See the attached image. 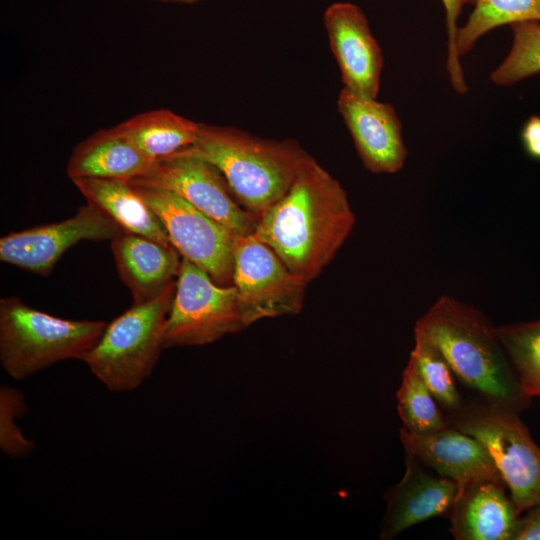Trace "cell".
<instances>
[{"label": "cell", "instance_id": "83f0119b", "mask_svg": "<svg viewBox=\"0 0 540 540\" xmlns=\"http://www.w3.org/2000/svg\"><path fill=\"white\" fill-rule=\"evenodd\" d=\"M513 540H540V505L518 516Z\"/></svg>", "mask_w": 540, "mask_h": 540}, {"label": "cell", "instance_id": "44dd1931", "mask_svg": "<svg viewBox=\"0 0 540 540\" xmlns=\"http://www.w3.org/2000/svg\"><path fill=\"white\" fill-rule=\"evenodd\" d=\"M465 25L459 28L456 51L466 55L479 38L504 24L540 22V0H476Z\"/></svg>", "mask_w": 540, "mask_h": 540}, {"label": "cell", "instance_id": "7a4b0ae2", "mask_svg": "<svg viewBox=\"0 0 540 540\" xmlns=\"http://www.w3.org/2000/svg\"><path fill=\"white\" fill-rule=\"evenodd\" d=\"M414 335L433 345L474 393L505 401L519 412L528 407L531 398L519 385L496 326L473 306L443 295L416 321Z\"/></svg>", "mask_w": 540, "mask_h": 540}, {"label": "cell", "instance_id": "8992f818", "mask_svg": "<svg viewBox=\"0 0 540 540\" xmlns=\"http://www.w3.org/2000/svg\"><path fill=\"white\" fill-rule=\"evenodd\" d=\"M176 282L155 298L132 304L113 319L82 358L110 391H132L151 375L164 349L165 326Z\"/></svg>", "mask_w": 540, "mask_h": 540}, {"label": "cell", "instance_id": "30bf717a", "mask_svg": "<svg viewBox=\"0 0 540 540\" xmlns=\"http://www.w3.org/2000/svg\"><path fill=\"white\" fill-rule=\"evenodd\" d=\"M130 182L174 192L235 235L256 229L258 218L236 200L221 172L189 148L155 161Z\"/></svg>", "mask_w": 540, "mask_h": 540}, {"label": "cell", "instance_id": "9c48e42d", "mask_svg": "<svg viewBox=\"0 0 540 540\" xmlns=\"http://www.w3.org/2000/svg\"><path fill=\"white\" fill-rule=\"evenodd\" d=\"M308 283L254 234L235 236L233 286L247 327L264 318L299 313Z\"/></svg>", "mask_w": 540, "mask_h": 540}, {"label": "cell", "instance_id": "ba28073f", "mask_svg": "<svg viewBox=\"0 0 540 540\" xmlns=\"http://www.w3.org/2000/svg\"><path fill=\"white\" fill-rule=\"evenodd\" d=\"M163 224L182 257L221 286L233 285L235 234L166 189L129 182Z\"/></svg>", "mask_w": 540, "mask_h": 540}, {"label": "cell", "instance_id": "7402d4cb", "mask_svg": "<svg viewBox=\"0 0 540 540\" xmlns=\"http://www.w3.org/2000/svg\"><path fill=\"white\" fill-rule=\"evenodd\" d=\"M519 385L528 397H540V320L496 327Z\"/></svg>", "mask_w": 540, "mask_h": 540}, {"label": "cell", "instance_id": "f1b7e54d", "mask_svg": "<svg viewBox=\"0 0 540 540\" xmlns=\"http://www.w3.org/2000/svg\"><path fill=\"white\" fill-rule=\"evenodd\" d=\"M521 137L528 154L540 159V117L532 116L526 122Z\"/></svg>", "mask_w": 540, "mask_h": 540}, {"label": "cell", "instance_id": "5bb4252c", "mask_svg": "<svg viewBox=\"0 0 540 540\" xmlns=\"http://www.w3.org/2000/svg\"><path fill=\"white\" fill-rule=\"evenodd\" d=\"M400 440L406 453L456 482L458 492L479 481L504 482L484 445L455 428L448 426L430 434H415L401 427Z\"/></svg>", "mask_w": 540, "mask_h": 540}, {"label": "cell", "instance_id": "d6986e66", "mask_svg": "<svg viewBox=\"0 0 540 540\" xmlns=\"http://www.w3.org/2000/svg\"><path fill=\"white\" fill-rule=\"evenodd\" d=\"M72 182L91 204L123 232L172 245L158 216L126 181L103 178H76Z\"/></svg>", "mask_w": 540, "mask_h": 540}, {"label": "cell", "instance_id": "5b68a950", "mask_svg": "<svg viewBox=\"0 0 540 540\" xmlns=\"http://www.w3.org/2000/svg\"><path fill=\"white\" fill-rule=\"evenodd\" d=\"M101 320L63 319L32 308L19 297L0 300V362L15 380L60 361L82 360L101 337Z\"/></svg>", "mask_w": 540, "mask_h": 540}, {"label": "cell", "instance_id": "8fae6325", "mask_svg": "<svg viewBox=\"0 0 540 540\" xmlns=\"http://www.w3.org/2000/svg\"><path fill=\"white\" fill-rule=\"evenodd\" d=\"M123 231L89 203L61 221L11 232L0 239V260L47 276L60 257L81 241H111Z\"/></svg>", "mask_w": 540, "mask_h": 540}, {"label": "cell", "instance_id": "f546056e", "mask_svg": "<svg viewBox=\"0 0 540 540\" xmlns=\"http://www.w3.org/2000/svg\"><path fill=\"white\" fill-rule=\"evenodd\" d=\"M158 1L167 2V3L192 4L195 2H199L201 0H158Z\"/></svg>", "mask_w": 540, "mask_h": 540}, {"label": "cell", "instance_id": "603a6c76", "mask_svg": "<svg viewBox=\"0 0 540 540\" xmlns=\"http://www.w3.org/2000/svg\"><path fill=\"white\" fill-rule=\"evenodd\" d=\"M397 410L402 428L415 434H430L448 427L446 416L409 358L397 391Z\"/></svg>", "mask_w": 540, "mask_h": 540}, {"label": "cell", "instance_id": "4fadbf2b", "mask_svg": "<svg viewBox=\"0 0 540 540\" xmlns=\"http://www.w3.org/2000/svg\"><path fill=\"white\" fill-rule=\"evenodd\" d=\"M337 108L367 170L375 174L401 170L408 151L401 121L391 104L362 98L342 88Z\"/></svg>", "mask_w": 540, "mask_h": 540}, {"label": "cell", "instance_id": "9a60e30c", "mask_svg": "<svg viewBox=\"0 0 540 540\" xmlns=\"http://www.w3.org/2000/svg\"><path fill=\"white\" fill-rule=\"evenodd\" d=\"M405 473L384 495L387 507L382 519L380 539L391 540L404 530L432 517L448 518L458 493L453 480L434 476L423 464L406 453Z\"/></svg>", "mask_w": 540, "mask_h": 540}, {"label": "cell", "instance_id": "ffe728a7", "mask_svg": "<svg viewBox=\"0 0 540 540\" xmlns=\"http://www.w3.org/2000/svg\"><path fill=\"white\" fill-rule=\"evenodd\" d=\"M118 126L153 162L191 147L200 129V123L168 109H155L134 115Z\"/></svg>", "mask_w": 540, "mask_h": 540}, {"label": "cell", "instance_id": "7c38bea8", "mask_svg": "<svg viewBox=\"0 0 540 540\" xmlns=\"http://www.w3.org/2000/svg\"><path fill=\"white\" fill-rule=\"evenodd\" d=\"M323 23L343 88L376 99L384 58L362 9L350 2L332 3L324 11Z\"/></svg>", "mask_w": 540, "mask_h": 540}, {"label": "cell", "instance_id": "277c9868", "mask_svg": "<svg viewBox=\"0 0 540 540\" xmlns=\"http://www.w3.org/2000/svg\"><path fill=\"white\" fill-rule=\"evenodd\" d=\"M445 416L448 426L476 438L487 449L518 515L540 505V448L517 409L474 393Z\"/></svg>", "mask_w": 540, "mask_h": 540}, {"label": "cell", "instance_id": "52a82bcc", "mask_svg": "<svg viewBox=\"0 0 540 540\" xmlns=\"http://www.w3.org/2000/svg\"><path fill=\"white\" fill-rule=\"evenodd\" d=\"M246 327L235 287L218 285L182 257L165 326L164 349L210 344Z\"/></svg>", "mask_w": 540, "mask_h": 540}, {"label": "cell", "instance_id": "2e32d148", "mask_svg": "<svg viewBox=\"0 0 540 540\" xmlns=\"http://www.w3.org/2000/svg\"><path fill=\"white\" fill-rule=\"evenodd\" d=\"M110 245L118 274L131 292L132 304L155 298L177 280L182 256L173 245L125 232L113 238Z\"/></svg>", "mask_w": 540, "mask_h": 540}, {"label": "cell", "instance_id": "e0dca14e", "mask_svg": "<svg viewBox=\"0 0 540 540\" xmlns=\"http://www.w3.org/2000/svg\"><path fill=\"white\" fill-rule=\"evenodd\" d=\"M506 485L479 481L466 485L456 496L450 532L456 540H513L518 514Z\"/></svg>", "mask_w": 540, "mask_h": 540}, {"label": "cell", "instance_id": "cb8c5ba5", "mask_svg": "<svg viewBox=\"0 0 540 540\" xmlns=\"http://www.w3.org/2000/svg\"><path fill=\"white\" fill-rule=\"evenodd\" d=\"M511 27V49L490 74L491 81L498 86H511L540 73V23L526 21Z\"/></svg>", "mask_w": 540, "mask_h": 540}, {"label": "cell", "instance_id": "6da1fadb", "mask_svg": "<svg viewBox=\"0 0 540 540\" xmlns=\"http://www.w3.org/2000/svg\"><path fill=\"white\" fill-rule=\"evenodd\" d=\"M354 224L347 193L311 156L288 191L258 219L253 234L310 282L332 261Z\"/></svg>", "mask_w": 540, "mask_h": 540}, {"label": "cell", "instance_id": "ac0fdd59", "mask_svg": "<svg viewBox=\"0 0 540 540\" xmlns=\"http://www.w3.org/2000/svg\"><path fill=\"white\" fill-rule=\"evenodd\" d=\"M119 128L101 129L73 149L67 163V176L103 178L130 182L144 175L153 165Z\"/></svg>", "mask_w": 540, "mask_h": 540}, {"label": "cell", "instance_id": "3957f363", "mask_svg": "<svg viewBox=\"0 0 540 540\" xmlns=\"http://www.w3.org/2000/svg\"><path fill=\"white\" fill-rule=\"evenodd\" d=\"M189 149L221 172L236 200L258 219L288 191L311 157L292 139H265L204 123Z\"/></svg>", "mask_w": 540, "mask_h": 540}, {"label": "cell", "instance_id": "484cf974", "mask_svg": "<svg viewBox=\"0 0 540 540\" xmlns=\"http://www.w3.org/2000/svg\"><path fill=\"white\" fill-rule=\"evenodd\" d=\"M22 393L8 385L0 388V448L8 456L22 458L34 449L32 441L27 439L17 426L16 419L26 411Z\"/></svg>", "mask_w": 540, "mask_h": 540}, {"label": "cell", "instance_id": "4316f807", "mask_svg": "<svg viewBox=\"0 0 540 540\" xmlns=\"http://www.w3.org/2000/svg\"><path fill=\"white\" fill-rule=\"evenodd\" d=\"M445 8L446 32H447V60L446 70L450 83L459 94L468 91L460 57L456 51V38L459 30L458 17L466 4H475L476 0H441Z\"/></svg>", "mask_w": 540, "mask_h": 540}, {"label": "cell", "instance_id": "d4e9b609", "mask_svg": "<svg viewBox=\"0 0 540 540\" xmlns=\"http://www.w3.org/2000/svg\"><path fill=\"white\" fill-rule=\"evenodd\" d=\"M414 340L415 345L409 358L420 377L444 413L456 411L464 398L456 387L452 369L433 345L415 335Z\"/></svg>", "mask_w": 540, "mask_h": 540}]
</instances>
